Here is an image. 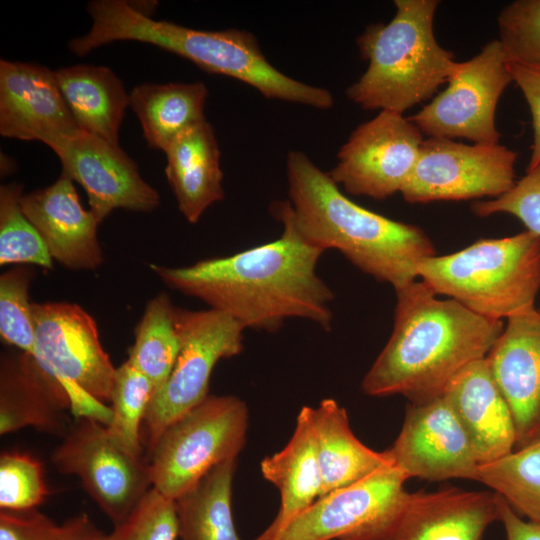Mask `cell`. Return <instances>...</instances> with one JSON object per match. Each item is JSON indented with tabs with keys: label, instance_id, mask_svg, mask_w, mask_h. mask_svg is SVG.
Masks as SVG:
<instances>
[{
	"label": "cell",
	"instance_id": "6da1fadb",
	"mask_svg": "<svg viewBox=\"0 0 540 540\" xmlns=\"http://www.w3.org/2000/svg\"><path fill=\"white\" fill-rule=\"evenodd\" d=\"M274 241L185 267L150 264L169 288L197 298L244 329L278 331L286 320H309L329 331L334 293L316 272L324 251L309 245L284 218Z\"/></svg>",
	"mask_w": 540,
	"mask_h": 540
},
{
	"label": "cell",
	"instance_id": "7a4b0ae2",
	"mask_svg": "<svg viewBox=\"0 0 540 540\" xmlns=\"http://www.w3.org/2000/svg\"><path fill=\"white\" fill-rule=\"evenodd\" d=\"M286 174L289 200L274 202L270 211L274 218L289 221L309 245L339 251L395 290L415 281L417 264L435 255L422 229L358 205L304 152L288 153Z\"/></svg>",
	"mask_w": 540,
	"mask_h": 540
},
{
	"label": "cell",
	"instance_id": "3957f363",
	"mask_svg": "<svg viewBox=\"0 0 540 540\" xmlns=\"http://www.w3.org/2000/svg\"><path fill=\"white\" fill-rule=\"evenodd\" d=\"M395 292L391 336L362 380L367 395L401 394L410 402L438 396L464 367L487 357L504 329L500 320L437 298L423 281Z\"/></svg>",
	"mask_w": 540,
	"mask_h": 540
},
{
	"label": "cell",
	"instance_id": "277c9868",
	"mask_svg": "<svg viewBox=\"0 0 540 540\" xmlns=\"http://www.w3.org/2000/svg\"><path fill=\"white\" fill-rule=\"evenodd\" d=\"M87 11L92 26L78 40L85 53L114 41H139L186 58L207 72L235 78L268 99L322 110L334 105L329 90L293 79L270 64L256 37L246 30H197L154 20L123 0L91 1Z\"/></svg>",
	"mask_w": 540,
	"mask_h": 540
},
{
	"label": "cell",
	"instance_id": "5b68a950",
	"mask_svg": "<svg viewBox=\"0 0 540 540\" xmlns=\"http://www.w3.org/2000/svg\"><path fill=\"white\" fill-rule=\"evenodd\" d=\"M394 4L396 12L389 23L372 24L357 38L368 67L346 94L365 110L403 114L448 82L459 62L435 38L439 1L396 0Z\"/></svg>",
	"mask_w": 540,
	"mask_h": 540
},
{
	"label": "cell",
	"instance_id": "8992f818",
	"mask_svg": "<svg viewBox=\"0 0 540 540\" xmlns=\"http://www.w3.org/2000/svg\"><path fill=\"white\" fill-rule=\"evenodd\" d=\"M437 295L485 318L509 319L535 307L540 289V237L530 231L481 239L452 254L433 255L416 266Z\"/></svg>",
	"mask_w": 540,
	"mask_h": 540
},
{
	"label": "cell",
	"instance_id": "52a82bcc",
	"mask_svg": "<svg viewBox=\"0 0 540 540\" xmlns=\"http://www.w3.org/2000/svg\"><path fill=\"white\" fill-rule=\"evenodd\" d=\"M249 412L233 395H208L172 422L150 449L151 484L176 500L244 448Z\"/></svg>",
	"mask_w": 540,
	"mask_h": 540
},
{
	"label": "cell",
	"instance_id": "ba28073f",
	"mask_svg": "<svg viewBox=\"0 0 540 540\" xmlns=\"http://www.w3.org/2000/svg\"><path fill=\"white\" fill-rule=\"evenodd\" d=\"M179 352L172 371L147 408L144 425L149 450L176 419L209 394L218 361L243 351V331L232 317L214 309L190 310L174 305Z\"/></svg>",
	"mask_w": 540,
	"mask_h": 540
},
{
	"label": "cell",
	"instance_id": "9c48e42d",
	"mask_svg": "<svg viewBox=\"0 0 540 540\" xmlns=\"http://www.w3.org/2000/svg\"><path fill=\"white\" fill-rule=\"evenodd\" d=\"M512 81L502 46L493 40L473 58L459 62L447 88L408 118L428 137L498 144L496 108Z\"/></svg>",
	"mask_w": 540,
	"mask_h": 540
},
{
	"label": "cell",
	"instance_id": "30bf717a",
	"mask_svg": "<svg viewBox=\"0 0 540 540\" xmlns=\"http://www.w3.org/2000/svg\"><path fill=\"white\" fill-rule=\"evenodd\" d=\"M406 475L385 465L319 497L271 540H381L400 513Z\"/></svg>",
	"mask_w": 540,
	"mask_h": 540
},
{
	"label": "cell",
	"instance_id": "8fae6325",
	"mask_svg": "<svg viewBox=\"0 0 540 540\" xmlns=\"http://www.w3.org/2000/svg\"><path fill=\"white\" fill-rule=\"evenodd\" d=\"M61 473L77 476L114 523L124 520L152 487L149 463L121 448L100 421L82 417L51 455Z\"/></svg>",
	"mask_w": 540,
	"mask_h": 540
},
{
	"label": "cell",
	"instance_id": "7c38bea8",
	"mask_svg": "<svg viewBox=\"0 0 540 540\" xmlns=\"http://www.w3.org/2000/svg\"><path fill=\"white\" fill-rule=\"evenodd\" d=\"M516 157L499 143L468 145L429 137L400 193L409 203L494 199L515 184Z\"/></svg>",
	"mask_w": 540,
	"mask_h": 540
},
{
	"label": "cell",
	"instance_id": "4fadbf2b",
	"mask_svg": "<svg viewBox=\"0 0 540 540\" xmlns=\"http://www.w3.org/2000/svg\"><path fill=\"white\" fill-rule=\"evenodd\" d=\"M403 114L380 111L341 146L330 177L347 193L385 199L401 192L418 160L423 139Z\"/></svg>",
	"mask_w": 540,
	"mask_h": 540
},
{
	"label": "cell",
	"instance_id": "5bb4252c",
	"mask_svg": "<svg viewBox=\"0 0 540 540\" xmlns=\"http://www.w3.org/2000/svg\"><path fill=\"white\" fill-rule=\"evenodd\" d=\"M34 358L64 387H78L110 402L116 368L105 352L94 318L69 302L32 303Z\"/></svg>",
	"mask_w": 540,
	"mask_h": 540
},
{
	"label": "cell",
	"instance_id": "9a60e30c",
	"mask_svg": "<svg viewBox=\"0 0 540 540\" xmlns=\"http://www.w3.org/2000/svg\"><path fill=\"white\" fill-rule=\"evenodd\" d=\"M385 451L408 479L476 481L480 465L466 431L443 393L411 402L398 437Z\"/></svg>",
	"mask_w": 540,
	"mask_h": 540
},
{
	"label": "cell",
	"instance_id": "2e32d148",
	"mask_svg": "<svg viewBox=\"0 0 540 540\" xmlns=\"http://www.w3.org/2000/svg\"><path fill=\"white\" fill-rule=\"evenodd\" d=\"M50 148L62 164L61 173L84 188L100 223L118 208L151 212L159 206V193L119 145L80 130Z\"/></svg>",
	"mask_w": 540,
	"mask_h": 540
},
{
	"label": "cell",
	"instance_id": "e0dca14e",
	"mask_svg": "<svg viewBox=\"0 0 540 540\" xmlns=\"http://www.w3.org/2000/svg\"><path fill=\"white\" fill-rule=\"evenodd\" d=\"M80 129L54 70L27 62L0 61V134L51 147Z\"/></svg>",
	"mask_w": 540,
	"mask_h": 540
},
{
	"label": "cell",
	"instance_id": "ac0fdd59",
	"mask_svg": "<svg viewBox=\"0 0 540 540\" xmlns=\"http://www.w3.org/2000/svg\"><path fill=\"white\" fill-rule=\"evenodd\" d=\"M516 427V448L540 440V306L507 319L487 355Z\"/></svg>",
	"mask_w": 540,
	"mask_h": 540
},
{
	"label": "cell",
	"instance_id": "d6986e66",
	"mask_svg": "<svg viewBox=\"0 0 540 540\" xmlns=\"http://www.w3.org/2000/svg\"><path fill=\"white\" fill-rule=\"evenodd\" d=\"M23 213L41 236L51 258L69 270H95L103 261L100 222L83 208L74 181L61 173L51 185L23 194Z\"/></svg>",
	"mask_w": 540,
	"mask_h": 540
},
{
	"label": "cell",
	"instance_id": "ffe728a7",
	"mask_svg": "<svg viewBox=\"0 0 540 540\" xmlns=\"http://www.w3.org/2000/svg\"><path fill=\"white\" fill-rule=\"evenodd\" d=\"M499 501L495 492L455 488L408 493L381 540H481L499 521Z\"/></svg>",
	"mask_w": 540,
	"mask_h": 540
},
{
	"label": "cell",
	"instance_id": "44dd1931",
	"mask_svg": "<svg viewBox=\"0 0 540 540\" xmlns=\"http://www.w3.org/2000/svg\"><path fill=\"white\" fill-rule=\"evenodd\" d=\"M443 395L466 431L480 464L497 460L514 450L517 435L512 412L487 357L459 371L447 384Z\"/></svg>",
	"mask_w": 540,
	"mask_h": 540
},
{
	"label": "cell",
	"instance_id": "7402d4cb",
	"mask_svg": "<svg viewBox=\"0 0 540 540\" xmlns=\"http://www.w3.org/2000/svg\"><path fill=\"white\" fill-rule=\"evenodd\" d=\"M71 410L62 384L22 351L4 354L0 363V434L24 427L65 435L64 411Z\"/></svg>",
	"mask_w": 540,
	"mask_h": 540
},
{
	"label": "cell",
	"instance_id": "603a6c76",
	"mask_svg": "<svg viewBox=\"0 0 540 540\" xmlns=\"http://www.w3.org/2000/svg\"><path fill=\"white\" fill-rule=\"evenodd\" d=\"M263 478L280 493V507L271 524L254 540H271L320 496L314 408L303 406L286 446L260 463Z\"/></svg>",
	"mask_w": 540,
	"mask_h": 540
},
{
	"label": "cell",
	"instance_id": "cb8c5ba5",
	"mask_svg": "<svg viewBox=\"0 0 540 540\" xmlns=\"http://www.w3.org/2000/svg\"><path fill=\"white\" fill-rule=\"evenodd\" d=\"M165 174L178 209L191 224L224 198L220 151L213 127L204 121L173 140L164 150Z\"/></svg>",
	"mask_w": 540,
	"mask_h": 540
},
{
	"label": "cell",
	"instance_id": "d4e9b609",
	"mask_svg": "<svg viewBox=\"0 0 540 540\" xmlns=\"http://www.w3.org/2000/svg\"><path fill=\"white\" fill-rule=\"evenodd\" d=\"M54 77L79 129L119 145L130 97L115 73L108 67L83 64L54 70Z\"/></svg>",
	"mask_w": 540,
	"mask_h": 540
},
{
	"label": "cell",
	"instance_id": "484cf974",
	"mask_svg": "<svg viewBox=\"0 0 540 540\" xmlns=\"http://www.w3.org/2000/svg\"><path fill=\"white\" fill-rule=\"evenodd\" d=\"M321 496L351 485L392 461L386 451L364 445L352 432L346 410L331 398L314 408Z\"/></svg>",
	"mask_w": 540,
	"mask_h": 540
},
{
	"label": "cell",
	"instance_id": "4316f807",
	"mask_svg": "<svg viewBox=\"0 0 540 540\" xmlns=\"http://www.w3.org/2000/svg\"><path fill=\"white\" fill-rule=\"evenodd\" d=\"M129 97L153 149L164 152L179 135L206 121L208 89L202 82L144 83L134 87Z\"/></svg>",
	"mask_w": 540,
	"mask_h": 540
},
{
	"label": "cell",
	"instance_id": "83f0119b",
	"mask_svg": "<svg viewBox=\"0 0 540 540\" xmlns=\"http://www.w3.org/2000/svg\"><path fill=\"white\" fill-rule=\"evenodd\" d=\"M236 464H219L175 500L181 540H241L232 514Z\"/></svg>",
	"mask_w": 540,
	"mask_h": 540
},
{
	"label": "cell",
	"instance_id": "f1b7e54d",
	"mask_svg": "<svg viewBox=\"0 0 540 540\" xmlns=\"http://www.w3.org/2000/svg\"><path fill=\"white\" fill-rule=\"evenodd\" d=\"M173 308L174 304L165 292L149 300L128 352L127 361L149 379L155 393L167 381L179 352Z\"/></svg>",
	"mask_w": 540,
	"mask_h": 540
},
{
	"label": "cell",
	"instance_id": "f546056e",
	"mask_svg": "<svg viewBox=\"0 0 540 540\" xmlns=\"http://www.w3.org/2000/svg\"><path fill=\"white\" fill-rule=\"evenodd\" d=\"M476 481L493 489L520 516L540 522V440L480 464Z\"/></svg>",
	"mask_w": 540,
	"mask_h": 540
},
{
	"label": "cell",
	"instance_id": "4dcf8cb0",
	"mask_svg": "<svg viewBox=\"0 0 540 540\" xmlns=\"http://www.w3.org/2000/svg\"><path fill=\"white\" fill-rule=\"evenodd\" d=\"M155 393L152 383L127 360L116 368L110 397V437L130 454L142 457L140 429Z\"/></svg>",
	"mask_w": 540,
	"mask_h": 540
},
{
	"label": "cell",
	"instance_id": "1f68e13d",
	"mask_svg": "<svg viewBox=\"0 0 540 540\" xmlns=\"http://www.w3.org/2000/svg\"><path fill=\"white\" fill-rule=\"evenodd\" d=\"M22 186L0 188V265H36L53 269V260L38 231L22 211Z\"/></svg>",
	"mask_w": 540,
	"mask_h": 540
},
{
	"label": "cell",
	"instance_id": "d6a6232c",
	"mask_svg": "<svg viewBox=\"0 0 540 540\" xmlns=\"http://www.w3.org/2000/svg\"><path fill=\"white\" fill-rule=\"evenodd\" d=\"M33 271L24 265L0 276L1 339L31 356L35 354V327L29 288Z\"/></svg>",
	"mask_w": 540,
	"mask_h": 540
},
{
	"label": "cell",
	"instance_id": "836d02e7",
	"mask_svg": "<svg viewBox=\"0 0 540 540\" xmlns=\"http://www.w3.org/2000/svg\"><path fill=\"white\" fill-rule=\"evenodd\" d=\"M499 42L507 62L540 68V0H517L498 17Z\"/></svg>",
	"mask_w": 540,
	"mask_h": 540
},
{
	"label": "cell",
	"instance_id": "e575fe53",
	"mask_svg": "<svg viewBox=\"0 0 540 540\" xmlns=\"http://www.w3.org/2000/svg\"><path fill=\"white\" fill-rule=\"evenodd\" d=\"M179 537L176 501L151 487L106 540H176Z\"/></svg>",
	"mask_w": 540,
	"mask_h": 540
},
{
	"label": "cell",
	"instance_id": "d590c367",
	"mask_svg": "<svg viewBox=\"0 0 540 540\" xmlns=\"http://www.w3.org/2000/svg\"><path fill=\"white\" fill-rule=\"evenodd\" d=\"M48 495L41 463L29 454L4 452L0 456V508L36 509Z\"/></svg>",
	"mask_w": 540,
	"mask_h": 540
},
{
	"label": "cell",
	"instance_id": "8d00e7d4",
	"mask_svg": "<svg viewBox=\"0 0 540 540\" xmlns=\"http://www.w3.org/2000/svg\"><path fill=\"white\" fill-rule=\"evenodd\" d=\"M471 209L480 217L497 213L513 215L527 231L540 237V163L527 169L526 175L509 191L497 198L476 202Z\"/></svg>",
	"mask_w": 540,
	"mask_h": 540
},
{
	"label": "cell",
	"instance_id": "74e56055",
	"mask_svg": "<svg viewBox=\"0 0 540 540\" xmlns=\"http://www.w3.org/2000/svg\"><path fill=\"white\" fill-rule=\"evenodd\" d=\"M62 525L37 509L0 511V540H58Z\"/></svg>",
	"mask_w": 540,
	"mask_h": 540
},
{
	"label": "cell",
	"instance_id": "f35d334b",
	"mask_svg": "<svg viewBox=\"0 0 540 540\" xmlns=\"http://www.w3.org/2000/svg\"><path fill=\"white\" fill-rule=\"evenodd\" d=\"M508 63L513 82L521 89L529 106L533 123V145L527 169L540 163V68Z\"/></svg>",
	"mask_w": 540,
	"mask_h": 540
},
{
	"label": "cell",
	"instance_id": "ab89813d",
	"mask_svg": "<svg viewBox=\"0 0 540 540\" xmlns=\"http://www.w3.org/2000/svg\"><path fill=\"white\" fill-rule=\"evenodd\" d=\"M499 521L507 540H540V522L523 519L501 496Z\"/></svg>",
	"mask_w": 540,
	"mask_h": 540
},
{
	"label": "cell",
	"instance_id": "60d3db41",
	"mask_svg": "<svg viewBox=\"0 0 540 540\" xmlns=\"http://www.w3.org/2000/svg\"><path fill=\"white\" fill-rule=\"evenodd\" d=\"M58 540H106V535L97 528L85 513H80L62 524Z\"/></svg>",
	"mask_w": 540,
	"mask_h": 540
}]
</instances>
